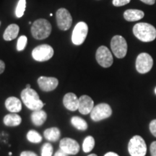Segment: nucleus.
Instances as JSON below:
<instances>
[{
  "instance_id": "e433bc0d",
  "label": "nucleus",
  "mask_w": 156,
  "mask_h": 156,
  "mask_svg": "<svg viewBox=\"0 0 156 156\" xmlns=\"http://www.w3.org/2000/svg\"><path fill=\"white\" fill-rule=\"evenodd\" d=\"M87 156H98L97 155H95V154H90V155H87Z\"/></svg>"
},
{
  "instance_id": "f3484780",
  "label": "nucleus",
  "mask_w": 156,
  "mask_h": 156,
  "mask_svg": "<svg viewBox=\"0 0 156 156\" xmlns=\"http://www.w3.org/2000/svg\"><path fill=\"white\" fill-rule=\"evenodd\" d=\"M144 16H145L144 12L139 9H127L124 13V19L129 22L140 20L143 18Z\"/></svg>"
},
{
  "instance_id": "39448f33",
  "label": "nucleus",
  "mask_w": 156,
  "mask_h": 156,
  "mask_svg": "<svg viewBox=\"0 0 156 156\" xmlns=\"http://www.w3.org/2000/svg\"><path fill=\"white\" fill-rule=\"evenodd\" d=\"M111 48L115 56L119 58L125 57L127 53V43L122 36H115L111 41Z\"/></svg>"
},
{
  "instance_id": "6ab92c4d",
  "label": "nucleus",
  "mask_w": 156,
  "mask_h": 156,
  "mask_svg": "<svg viewBox=\"0 0 156 156\" xmlns=\"http://www.w3.org/2000/svg\"><path fill=\"white\" fill-rule=\"evenodd\" d=\"M20 28L16 24H11L9 25L5 31L3 35V38L7 41L14 40L17 38V35L19 34Z\"/></svg>"
},
{
  "instance_id": "aec40b11",
  "label": "nucleus",
  "mask_w": 156,
  "mask_h": 156,
  "mask_svg": "<svg viewBox=\"0 0 156 156\" xmlns=\"http://www.w3.org/2000/svg\"><path fill=\"white\" fill-rule=\"evenodd\" d=\"M3 122L7 126H17L21 124L22 119L16 113H12L4 117Z\"/></svg>"
},
{
  "instance_id": "2eb2a0df",
  "label": "nucleus",
  "mask_w": 156,
  "mask_h": 156,
  "mask_svg": "<svg viewBox=\"0 0 156 156\" xmlns=\"http://www.w3.org/2000/svg\"><path fill=\"white\" fill-rule=\"evenodd\" d=\"M63 104L64 107L71 112L78 110L79 107V99L75 93H68L64 96Z\"/></svg>"
},
{
  "instance_id": "58836bf2",
  "label": "nucleus",
  "mask_w": 156,
  "mask_h": 156,
  "mask_svg": "<svg viewBox=\"0 0 156 156\" xmlns=\"http://www.w3.org/2000/svg\"><path fill=\"white\" fill-rule=\"evenodd\" d=\"M155 94H156V87H155Z\"/></svg>"
},
{
  "instance_id": "7c9ffc66",
  "label": "nucleus",
  "mask_w": 156,
  "mask_h": 156,
  "mask_svg": "<svg viewBox=\"0 0 156 156\" xmlns=\"http://www.w3.org/2000/svg\"><path fill=\"white\" fill-rule=\"evenodd\" d=\"M20 156H38V155L32 151H23L21 153Z\"/></svg>"
},
{
  "instance_id": "9d476101",
  "label": "nucleus",
  "mask_w": 156,
  "mask_h": 156,
  "mask_svg": "<svg viewBox=\"0 0 156 156\" xmlns=\"http://www.w3.org/2000/svg\"><path fill=\"white\" fill-rule=\"evenodd\" d=\"M95 58L98 63L104 68L111 67L114 62L112 52L105 46H101L98 48L95 54Z\"/></svg>"
},
{
  "instance_id": "412c9836",
  "label": "nucleus",
  "mask_w": 156,
  "mask_h": 156,
  "mask_svg": "<svg viewBox=\"0 0 156 156\" xmlns=\"http://www.w3.org/2000/svg\"><path fill=\"white\" fill-rule=\"evenodd\" d=\"M44 137L51 142H56L60 138L61 132L57 127H51L46 129L44 132Z\"/></svg>"
},
{
  "instance_id": "7ed1b4c3",
  "label": "nucleus",
  "mask_w": 156,
  "mask_h": 156,
  "mask_svg": "<svg viewBox=\"0 0 156 156\" xmlns=\"http://www.w3.org/2000/svg\"><path fill=\"white\" fill-rule=\"evenodd\" d=\"M51 33V25L46 19H38L33 23L31 34L37 40H43L48 38Z\"/></svg>"
},
{
  "instance_id": "4468645a",
  "label": "nucleus",
  "mask_w": 156,
  "mask_h": 156,
  "mask_svg": "<svg viewBox=\"0 0 156 156\" xmlns=\"http://www.w3.org/2000/svg\"><path fill=\"white\" fill-rule=\"evenodd\" d=\"M93 108H94V102L90 97L84 95L80 98L78 110L80 114L83 115L90 114Z\"/></svg>"
},
{
  "instance_id": "f03ea898",
  "label": "nucleus",
  "mask_w": 156,
  "mask_h": 156,
  "mask_svg": "<svg viewBox=\"0 0 156 156\" xmlns=\"http://www.w3.org/2000/svg\"><path fill=\"white\" fill-rule=\"evenodd\" d=\"M21 99L27 108L33 111L42 109L46 103H43L38 93L32 88H25L21 92Z\"/></svg>"
},
{
  "instance_id": "f8f14e48",
  "label": "nucleus",
  "mask_w": 156,
  "mask_h": 156,
  "mask_svg": "<svg viewBox=\"0 0 156 156\" xmlns=\"http://www.w3.org/2000/svg\"><path fill=\"white\" fill-rule=\"evenodd\" d=\"M59 147L68 155H76L80 151V145L76 140L65 137L61 140Z\"/></svg>"
},
{
  "instance_id": "20e7f679",
  "label": "nucleus",
  "mask_w": 156,
  "mask_h": 156,
  "mask_svg": "<svg viewBox=\"0 0 156 156\" xmlns=\"http://www.w3.org/2000/svg\"><path fill=\"white\" fill-rule=\"evenodd\" d=\"M128 151L131 156H145L147 145L142 136L135 135L129 140Z\"/></svg>"
},
{
  "instance_id": "b1692460",
  "label": "nucleus",
  "mask_w": 156,
  "mask_h": 156,
  "mask_svg": "<svg viewBox=\"0 0 156 156\" xmlns=\"http://www.w3.org/2000/svg\"><path fill=\"white\" fill-rule=\"evenodd\" d=\"M27 139L32 143L37 144L42 141V136L38 132L35 130H30L27 134Z\"/></svg>"
},
{
  "instance_id": "72a5a7b5",
  "label": "nucleus",
  "mask_w": 156,
  "mask_h": 156,
  "mask_svg": "<svg viewBox=\"0 0 156 156\" xmlns=\"http://www.w3.org/2000/svg\"><path fill=\"white\" fill-rule=\"evenodd\" d=\"M140 1L142 2H144L145 4H147V5H153L155 4V0H140Z\"/></svg>"
},
{
  "instance_id": "393cba45",
  "label": "nucleus",
  "mask_w": 156,
  "mask_h": 156,
  "mask_svg": "<svg viewBox=\"0 0 156 156\" xmlns=\"http://www.w3.org/2000/svg\"><path fill=\"white\" fill-rule=\"evenodd\" d=\"M26 7V1L25 0H19L17 3L16 10H15V15L17 17H22L24 15Z\"/></svg>"
},
{
  "instance_id": "2f4dec72",
  "label": "nucleus",
  "mask_w": 156,
  "mask_h": 156,
  "mask_svg": "<svg viewBox=\"0 0 156 156\" xmlns=\"http://www.w3.org/2000/svg\"><path fill=\"white\" fill-rule=\"evenodd\" d=\"M54 156H68V154L62 151V149H59L58 151L56 152V153L54 154Z\"/></svg>"
},
{
  "instance_id": "6e6552de",
  "label": "nucleus",
  "mask_w": 156,
  "mask_h": 156,
  "mask_svg": "<svg viewBox=\"0 0 156 156\" xmlns=\"http://www.w3.org/2000/svg\"><path fill=\"white\" fill-rule=\"evenodd\" d=\"M88 33V26L85 22H79L75 25L72 35V41L76 46L83 44Z\"/></svg>"
},
{
  "instance_id": "f704fd0d",
  "label": "nucleus",
  "mask_w": 156,
  "mask_h": 156,
  "mask_svg": "<svg viewBox=\"0 0 156 156\" xmlns=\"http://www.w3.org/2000/svg\"><path fill=\"white\" fill-rule=\"evenodd\" d=\"M104 156H119L118 154L114 153V152H109V153H107Z\"/></svg>"
},
{
  "instance_id": "1a4fd4ad",
  "label": "nucleus",
  "mask_w": 156,
  "mask_h": 156,
  "mask_svg": "<svg viewBox=\"0 0 156 156\" xmlns=\"http://www.w3.org/2000/svg\"><path fill=\"white\" fill-rule=\"evenodd\" d=\"M153 59L147 53H141L136 59V69L140 74H145L150 72L153 67Z\"/></svg>"
},
{
  "instance_id": "5701e85b",
  "label": "nucleus",
  "mask_w": 156,
  "mask_h": 156,
  "mask_svg": "<svg viewBox=\"0 0 156 156\" xmlns=\"http://www.w3.org/2000/svg\"><path fill=\"white\" fill-rule=\"evenodd\" d=\"M95 146V140L92 136H87L85 138L83 144V149L85 153H89Z\"/></svg>"
},
{
  "instance_id": "c85d7f7f",
  "label": "nucleus",
  "mask_w": 156,
  "mask_h": 156,
  "mask_svg": "<svg viewBox=\"0 0 156 156\" xmlns=\"http://www.w3.org/2000/svg\"><path fill=\"white\" fill-rule=\"evenodd\" d=\"M150 130H151L152 134L156 137V119L152 121L150 124Z\"/></svg>"
},
{
  "instance_id": "cd10ccee",
  "label": "nucleus",
  "mask_w": 156,
  "mask_h": 156,
  "mask_svg": "<svg viewBox=\"0 0 156 156\" xmlns=\"http://www.w3.org/2000/svg\"><path fill=\"white\" fill-rule=\"evenodd\" d=\"M131 0H113V5L116 7H122L130 2Z\"/></svg>"
},
{
  "instance_id": "ddd939ff",
  "label": "nucleus",
  "mask_w": 156,
  "mask_h": 156,
  "mask_svg": "<svg viewBox=\"0 0 156 156\" xmlns=\"http://www.w3.org/2000/svg\"><path fill=\"white\" fill-rule=\"evenodd\" d=\"M38 84L41 90L45 92H50L57 87L58 85V80L55 77H44L41 76L38 79Z\"/></svg>"
},
{
  "instance_id": "473e14b6",
  "label": "nucleus",
  "mask_w": 156,
  "mask_h": 156,
  "mask_svg": "<svg viewBox=\"0 0 156 156\" xmlns=\"http://www.w3.org/2000/svg\"><path fill=\"white\" fill-rule=\"evenodd\" d=\"M5 69V62H4L3 61H2V60H0V75H1L2 73H4Z\"/></svg>"
},
{
  "instance_id": "0eeeda50",
  "label": "nucleus",
  "mask_w": 156,
  "mask_h": 156,
  "mask_svg": "<svg viewBox=\"0 0 156 156\" xmlns=\"http://www.w3.org/2000/svg\"><path fill=\"white\" fill-rule=\"evenodd\" d=\"M112 109L107 103H100L94 106L90 112V118L94 122H99L112 116Z\"/></svg>"
},
{
  "instance_id": "a878e982",
  "label": "nucleus",
  "mask_w": 156,
  "mask_h": 156,
  "mask_svg": "<svg viewBox=\"0 0 156 156\" xmlns=\"http://www.w3.org/2000/svg\"><path fill=\"white\" fill-rule=\"evenodd\" d=\"M53 147L50 143H45L41 148V156H52Z\"/></svg>"
},
{
  "instance_id": "9b49d317",
  "label": "nucleus",
  "mask_w": 156,
  "mask_h": 156,
  "mask_svg": "<svg viewBox=\"0 0 156 156\" xmlns=\"http://www.w3.org/2000/svg\"><path fill=\"white\" fill-rule=\"evenodd\" d=\"M56 22L58 28L62 30H67L71 28L73 24V17L67 9H58L56 12Z\"/></svg>"
},
{
  "instance_id": "423d86ee",
  "label": "nucleus",
  "mask_w": 156,
  "mask_h": 156,
  "mask_svg": "<svg viewBox=\"0 0 156 156\" xmlns=\"http://www.w3.org/2000/svg\"><path fill=\"white\" fill-rule=\"evenodd\" d=\"M53 55V48L48 44H42L38 46L32 51L33 58L38 62L48 61L52 58Z\"/></svg>"
},
{
  "instance_id": "f257e3e1",
  "label": "nucleus",
  "mask_w": 156,
  "mask_h": 156,
  "mask_svg": "<svg viewBox=\"0 0 156 156\" xmlns=\"http://www.w3.org/2000/svg\"><path fill=\"white\" fill-rule=\"evenodd\" d=\"M133 34L136 38L143 42H151L156 38V29L149 23L136 24L133 27Z\"/></svg>"
},
{
  "instance_id": "c9c22d12",
  "label": "nucleus",
  "mask_w": 156,
  "mask_h": 156,
  "mask_svg": "<svg viewBox=\"0 0 156 156\" xmlns=\"http://www.w3.org/2000/svg\"><path fill=\"white\" fill-rule=\"evenodd\" d=\"M26 88H30V84H28V85H26Z\"/></svg>"
},
{
  "instance_id": "4be33fe9",
  "label": "nucleus",
  "mask_w": 156,
  "mask_h": 156,
  "mask_svg": "<svg viewBox=\"0 0 156 156\" xmlns=\"http://www.w3.org/2000/svg\"><path fill=\"white\" fill-rule=\"evenodd\" d=\"M71 124L78 130L85 131L87 129V124L83 118L79 116H73L71 119Z\"/></svg>"
},
{
  "instance_id": "c756f323",
  "label": "nucleus",
  "mask_w": 156,
  "mask_h": 156,
  "mask_svg": "<svg viewBox=\"0 0 156 156\" xmlns=\"http://www.w3.org/2000/svg\"><path fill=\"white\" fill-rule=\"evenodd\" d=\"M151 153L152 156H156V141L152 142L151 145Z\"/></svg>"
},
{
  "instance_id": "a211bd4d",
  "label": "nucleus",
  "mask_w": 156,
  "mask_h": 156,
  "mask_svg": "<svg viewBox=\"0 0 156 156\" xmlns=\"http://www.w3.org/2000/svg\"><path fill=\"white\" fill-rule=\"evenodd\" d=\"M47 119L46 113L41 109V110L34 111L31 114V120L33 124L37 126H40L44 124Z\"/></svg>"
},
{
  "instance_id": "4c0bfd02",
  "label": "nucleus",
  "mask_w": 156,
  "mask_h": 156,
  "mask_svg": "<svg viewBox=\"0 0 156 156\" xmlns=\"http://www.w3.org/2000/svg\"><path fill=\"white\" fill-rule=\"evenodd\" d=\"M9 155H12V153H9Z\"/></svg>"
},
{
  "instance_id": "dca6fc26",
  "label": "nucleus",
  "mask_w": 156,
  "mask_h": 156,
  "mask_svg": "<svg viewBox=\"0 0 156 156\" xmlns=\"http://www.w3.org/2000/svg\"><path fill=\"white\" fill-rule=\"evenodd\" d=\"M5 107L12 113L20 112L22 109V103L16 97H9L5 101Z\"/></svg>"
},
{
  "instance_id": "bb28decb",
  "label": "nucleus",
  "mask_w": 156,
  "mask_h": 156,
  "mask_svg": "<svg viewBox=\"0 0 156 156\" xmlns=\"http://www.w3.org/2000/svg\"><path fill=\"white\" fill-rule=\"evenodd\" d=\"M27 43H28V38L25 36H21L18 38L17 44V50L18 51H21L24 50L25 46H26Z\"/></svg>"
}]
</instances>
